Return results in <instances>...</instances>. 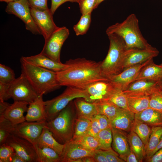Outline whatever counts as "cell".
Masks as SVG:
<instances>
[{
  "instance_id": "6da1fadb",
  "label": "cell",
  "mask_w": 162,
  "mask_h": 162,
  "mask_svg": "<svg viewBox=\"0 0 162 162\" xmlns=\"http://www.w3.org/2000/svg\"><path fill=\"white\" fill-rule=\"evenodd\" d=\"M68 67L56 72L57 79L61 86L86 89L97 81L107 80L102 75L101 62H98L85 58L70 59L66 62Z\"/></svg>"
},
{
  "instance_id": "7a4b0ae2",
  "label": "cell",
  "mask_w": 162,
  "mask_h": 162,
  "mask_svg": "<svg viewBox=\"0 0 162 162\" xmlns=\"http://www.w3.org/2000/svg\"><path fill=\"white\" fill-rule=\"evenodd\" d=\"M21 74L27 79L38 95L46 94L61 86L56 73L28 63L20 59Z\"/></svg>"
},
{
  "instance_id": "3957f363",
  "label": "cell",
  "mask_w": 162,
  "mask_h": 162,
  "mask_svg": "<svg viewBox=\"0 0 162 162\" xmlns=\"http://www.w3.org/2000/svg\"><path fill=\"white\" fill-rule=\"evenodd\" d=\"M106 32L107 35L114 33L120 37L125 42L126 49H143L151 45L142 36L138 20L134 14L129 15L122 22L110 26Z\"/></svg>"
},
{
  "instance_id": "277c9868",
  "label": "cell",
  "mask_w": 162,
  "mask_h": 162,
  "mask_svg": "<svg viewBox=\"0 0 162 162\" xmlns=\"http://www.w3.org/2000/svg\"><path fill=\"white\" fill-rule=\"evenodd\" d=\"M72 101L54 118L47 122L46 127L56 140L62 144L71 140L74 130L76 113Z\"/></svg>"
},
{
  "instance_id": "5b68a950",
  "label": "cell",
  "mask_w": 162,
  "mask_h": 162,
  "mask_svg": "<svg viewBox=\"0 0 162 162\" xmlns=\"http://www.w3.org/2000/svg\"><path fill=\"white\" fill-rule=\"evenodd\" d=\"M110 46L107 55L101 62V70L103 76L109 80L122 72V59L126 47L123 40L115 34L107 35Z\"/></svg>"
},
{
  "instance_id": "8992f818",
  "label": "cell",
  "mask_w": 162,
  "mask_h": 162,
  "mask_svg": "<svg viewBox=\"0 0 162 162\" xmlns=\"http://www.w3.org/2000/svg\"><path fill=\"white\" fill-rule=\"evenodd\" d=\"M78 98H83L89 102V96L85 89L67 87L60 95L45 101L46 121L54 118L70 102Z\"/></svg>"
},
{
  "instance_id": "52a82bcc",
  "label": "cell",
  "mask_w": 162,
  "mask_h": 162,
  "mask_svg": "<svg viewBox=\"0 0 162 162\" xmlns=\"http://www.w3.org/2000/svg\"><path fill=\"white\" fill-rule=\"evenodd\" d=\"M69 34V31L66 27H58L46 40L40 52L54 61L61 62L60 59L62 46Z\"/></svg>"
},
{
  "instance_id": "ba28073f",
  "label": "cell",
  "mask_w": 162,
  "mask_h": 162,
  "mask_svg": "<svg viewBox=\"0 0 162 162\" xmlns=\"http://www.w3.org/2000/svg\"><path fill=\"white\" fill-rule=\"evenodd\" d=\"M5 11L19 18L24 23L26 29L33 34H41L32 17L27 0H18L8 3Z\"/></svg>"
},
{
  "instance_id": "9c48e42d",
  "label": "cell",
  "mask_w": 162,
  "mask_h": 162,
  "mask_svg": "<svg viewBox=\"0 0 162 162\" xmlns=\"http://www.w3.org/2000/svg\"><path fill=\"white\" fill-rule=\"evenodd\" d=\"M9 91L11 98L14 101L25 102L29 104L38 96L26 77L22 74L10 84Z\"/></svg>"
},
{
  "instance_id": "30bf717a",
  "label": "cell",
  "mask_w": 162,
  "mask_h": 162,
  "mask_svg": "<svg viewBox=\"0 0 162 162\" xmlns=\"http://www.w3.org/2000/svg\"><path fill=\"white\" fill-rule=\"evenodd\" d=\"M5 143L12 147L26 162H38L35 146L27 140L11 133Z\"/></svg>"
},
{
  "instance_id": "8fae6325",
  "label": "cell",
  "mask_w": 162,
  "mask_h": 162,
  "mask_svg": "<svg viewBox=\"0 0 162 162\" xmlns=\"http://www.w3.org/2000/svg\"><path fill=\"white\" fill-rule=\"evenodd\" d=\"M159 53L158 50L151 45L143 49H126L123 54L122 59L123 70L153 58L157 56Z\"/></svg>"
},
{
  "instance_id": "7c38bea8",
  "label": "cell",
  "mask_w": 162,
  "mask_h": 162,
  "mask_svg": "<svg viewBox=\"0 0 162 162\" xmlns=\"http://www.w3.org/2000/svg\"><path fill=\"white\" fill-rule=\"evenodd\" d=\"M89 96V102L104 101L119 90L109 80L95 82L86 89Z\"/></svg>"
},
{
  "instance_id": "4fadbf2b",
  "label": "cell",
  "mask_w": 162,
  "mask_h": 162,
  "mask_svg": "<svg viewBox=\"0 0 162 162\" xmlns=\"http://www.w3.org/2000/svg\"><path fill=\"white\" fill-rule=\"evenodd\" d=\"M32 17L45 40L47 39L58 27L53 20L50 9L40 10L30 8Z\"/></svg>"
},
{
  "instance_id": "5bb4252c",
  "label": "cell",
  "mask_w": 162,
  "mask_h": 162,
  "mask_svg": "<svg viewBox=\"0 0 162 162\" xmlns=\"http://www.w3.org/2000/svg\"><path fill=\"white\" fill-rule=\"evenodd\" d=\"M46 121L31 122L26 121L15 125L12 133L34 144L43 128L46 126Z\"/></svg>"
},
{
  "instance_id": "9a60e30c",
  "label": "cell",
  "mask_w": 162,
  "mask_h": 162,
  "mask_svg": "<svg viewBox=\"0 0 162 162\" xmlns=\"http://www.w3.org/2000/svg\"><path fill=\"white\" fill-rule=\"evenodd\" d=\"M150 59L146 62L127 68L119 74L109 79L120 90L123 91L133 82L141 69L153 60Z\"/></svg>"
},
{
  "instance_id": "2e32d148",
  "label": "cell",
  "mask_w": 162,
  "mask_h": 162,
  "mask_svg": "<svg viewBox=\"0 0 162 162\" xmlns=\"http://www.w3.org/2000/svg\"><path fill=\"white\" fill-rule=\"evenodd\" d=\"M60 156V162H78L83 158L92 156L94 150L88 149L72 140L64 144Z\"/></svg>"
},
{
  "instance_id": "e0dca14e",
  "label": "cell",
  "mask_w": 162,
  "mask_h": 162,
  "mask_svg": "<svg viewBox=\"0 0 162 162\" xmlns=\"http://www.w3.org/2000/svg\"><path fill=\"white\" fill-rule=\"evenodd\" d=\"M158 82L141 80L130 83L124 91L126 96H150L158 85Z\"/></svg>"
},
{
  "instance_id": "ac0fdd59",
  "label": "cell",
  "mask_w": 162,
  "mask_h": 162,
  "mask_svg": "<svg viewBox=\"0 0 162 162\" xmlns=\"http://www.w3.org/2000/svg\"><path fill=\"white\" fill-rule=\"evenodd\" d=\"M20 58L32 64L56 72L63 70L68 67V64L66 63L63 64L62 62H56L40 53L30 56H22Z\"/></svg>"
},
{
  "instance_id": "d6986e66",
  "label": "cell",
  "mask_w": 162,
  "mask_h": 162,
  "mask_svg": "<svg viewBox=\"0 0 162 162\" xmlns=\"http://www.w3.org/2000/svg\"><path fill=\"white\" fill-rule=\"evenodd\" d=\"M112 145L113 149L125 161L127 156L131 151L127 137L128 134L112 127Z\"/></svg>"
},
{
  "instance_id": "ffe728a7",
  "label": "cell",
  "mask_w": 162,
  "mask_h": 162,
  "mask_svg": "<svg viewBox=\"0 0 162 162\" xmlns=\"http://www.w3.org/2000/svg\"><path fill=\"white\" fill-rule=\"evenodd\" d=\"M43 95H38L34 100L29 104L25 116L26 121H46L45 103L43 100Z\"/></svg>"
},
{
  "instance_id": "44dd1931",
  "label": "cell",
  "mask_w": 162,
  "mask_h": 162,
  "mask_svg": "<svg viewBox=\"0 0 162 162\" xmlns=\"http://www.w3.org/2000/svg\"><path fill=\"white\" fill-rule=\"evenodd\" d=\"M28 104L26 102L14 101L8 107L3 116L14 125H16L26 121L24 114L27 112Z\"/></svg>"
},
{
  "instance_id": "7402d4cb",
  "label": "cell",
  "mask_w": 162,
  "mask_h": 162,
  "mask_svg": "<svg viewBox=\"0 0 162 162\" xmlns=\"http://www.w3.org/2000/svg\"><path fill=\"white\" fill-rule=\"evenodd\" d=\"M135 119L134 113L122 109L111 122L112 128L129 133L132 130Z\"/></svg>"
},
{
  "instance_id": "603a6c76",
  "label": "cell",
  "mask_w": 162,
  "mask_h": 162,
  "mask_svg": "<svg viewBox=\"0 0 162 162\" xmlns=\"http://www.w3.org/2000/svg\"><path fill=\"white\" fill-rule=\"evenodd\" d=\"M162 79V66L155 64L153 60L140 70L134 81L141 80L158 82Z\"/></svg>"
},
{
  "instance_id": "cb8c5ba5",
  "label": "cell",
  "mask_w": 162,
  "mask_h": 162,
  "mask_svg": "<svg viewBox=\"0 0 162 162\" xmlns=\"http://www.w3.org/2000/svg\"><path fill=\"white\" fill-rule=\"evenodd\" d=\"M135 118L151 127L162 126V112L149 107L135 113Z\"/></svg>"
},
{
  "instance_id": "d4e9b609",
  "label": "cell",
  "mask_w": 162,
  "mask_h": 162,
  "mask_svg": "<svg viewBox=\"0 0 162 162\" xmlns=\"http://www.w3.org/2000/svg\"><path fill=\"white\" fill-rule=\"evenodd\" d=\"M34 144L52 148L60 155L65 145L58 142L54 137L52 133L46 126L43 128L41 134Z\"/></svg>"
},
{
  "instance_id": "484cf974",
  "label": "cell",
  "mask_w": 162,
  "mask_h": 162,
  "mask_svg": "<svg viewBox=\"0 0 162 162\" xmlns=\"http://www.w3.org/2000/svg\"><path fill=\"white\" fill-rule=\"evenodd\" d=\"M73 102L77 116L92 118L98 114L94 103L88 102L82 98L75 99Z\"/></svg>"
},
{
  "instance_id": "4316f807",
  "label": "cell",
  "mask_w": 162,
  "mask_h": 162,
  "mask_svg": "<svg viewBox=\"0 0 162 162\" xmlns=\"http://www.w3.org/2000/svg\"><path fill=\"white\" fill-rule=\"evenodd\" d=\"M130 149L135 154L139 162H142L145 157V146L139 136L131 130L127 134Z\"/></svg>"
},
{
  "instance_id": "83f0119b",
  "label": "cell",
  "mask_w": 162,
  "mask_h": 162,
  "mask_svg": "<svg viewBox=\"0 0 162 162\" xmlns=\"http://www.w3.org/2000/svg\"><path fill=\"white\" fill-rule=\"evenodd\" d=\"M162 137V126L152 127L151 134L145 147L146 161L150 158Z\"/></svg>"
},
{
  "instance_id": "f1b7e54d",
  "label": "cell",
  "mask_w": 162,
  "mask_h": 162,
  "mask_svg": "<svg viewBox=\"0 0 162 162\" xmlns=\"http://www.w3.org/2000/svg\"><path fill=\"white\" fill-rule=\"evenodd\" d=\"M38 157V162H60V156L50 147L34 144Z\"/></svg>"
},
{
  "instance_id": "f546056e",
  "label": "cell",
  "mask_w": 162,
  "mask_h": 162,
  "mask_svg": "<svg viewBox=\"0 0 162 162\" xmlns=\"http://www.w3.org/2000/svg\"><path fill=\"white\" fill-rule=\"evenodd\" d=\"M150 96H127L129 110L134 114L149 107Z\"/></svg>"
},
{
  "instance_id": "4dcf8cb0",
  "label": "cell",
  "mask_w": 162,
  "mask_h": 162,
  "mask_svg": "<svg viewBox=\"0 0 162 162\" xmlns=\"http://www.w3.org/2000/svg\"><path fill=\"white\" fill-rule=\"evenodd\" d=\"M92 118L77 116L76 119L74 132L71 140H74L88 134Z\"/></svg>"
},
{
  "instance_id": "1f68e13d",
  "label": "cell",
  "mask_w": 162,
  "mask_h": 162,
  "mask_svg": "<svg viewBox=\"0 0 162 162\" xmlns=\"http://www.w3.org/2000/svg\"><path fill=\"white\" fill-rule=\"evenodd\" d=\"M98 114L106 116L110 121L112 120L123 108H120L110 103L105 101H95Z\"/></svg>"
},
{
  "instance_id": "d6a6232c",
  "label": "cell",
  "mask_w": 162,
  "mask_h": 162,
  "mask_svg": "<svg viewBox=\"0 0 162 162\" xmlns=\"http://www.w3.org/2000/svg\"><path fill=\"white\" fill-rule=\"evenodd\" d=\"M151 128L147 124L135 119L131 130L139 136L146 147L151 134Z\"/></svg>"
},
{
  "instance_id": "836d02e7",
  "label": "cell",
  "mask_w": 162,
  "mask_h": 162,
  "mask_svg": "<svg viewBox=\"0 0 162 162\" xmlns=\"http://www.w3.org/2000/svg\"><path fill=\"white\" fill-rule=\"evenodd\" d=\"M112 128L101 130L98 133L96 138L99 143V149L106 150L112 148Z\"/></svg>"
},
{
  "instance_id": "e575fe53",
  "label": "cell",
  "mask_w": 162,
  "mask_h": 162,
  "mask_svg": "<svg viewBox=\"0 0 162 162\" xmlns=\"http://www.w3.org/2000/svg\"><path fill=\"white\" fill-rule=\"evenodd\" d=\"M15 126L4 116H0V145L5 143L9 135L14 131Z\"/></svg>"
},
{
  "instance_id": "d590c367",
  "label": "cell",
  "mask_w": 162,
  "mask_h": 162,
  "mask_svg": "<svg viewBox=\"0 0 162 162\" xmlns=\"http://www.w3.org/2000/svg\"><path fill=\"white\" fill-rule=\"evenodd\" d=\"M91 13L82 15L78 23L73 26V29L77 36L86 33L90 27L91 21Z\"/></svg>"
},
{
  "instance_id": "8d00e7d4",
  "label": "cell",
  "mask_w": 162,
  "mask_h": 162,
  "mask_svg": "<svg viewBox=\"0 0 162 162\" xmlns=\"http://www.w3.org/2000/svg\"><path fill=\"white\" fill-rule=\"evenodd\" d=\"M100 101L108 102L120 108L129 110L127 97L122 90L119 91L107 99Z\"/></svg>"
},
{
  "instance_id": "74e56055",
  "label": "cell",
  "mask_w": 162,
  "mask_h": 162,
  "mask_svg": "<svg viewBox=\"0 0 162 162\" xmlns=\"http://www.w3.org/2000/svg\"><path fill=\"white\" fill-rule=\"evenodd\" d=\"M149 107L162 112V89L158 85L150 95Z\"/></svg>"
},
{
  "instance_id": "f35d334b",
  "label": "cell",
  "mask_w": 162,
  "mask_h": 162,
  "mask_svg": "<svg viewBox=\"0 0 162 162\" xmlns=\"http://www.w3.org/2000/svg\"><path fill=\"white\" fill-rule=\"evenodd\" d=\"M90 150L99 149V143L97 139L87 134L74 140H71Z\"/></svg>"
},
{
  "instance_id": "ab89813d",
  "label": "cell",
  "mask_w": 162,
  "mask_h": 162,
  "mask_svg": "<svg viewBox=\"0 0 162 162\" xmlns=\"http://www.w3.org/2000/svg\"><path fill=\"white\" fill-rule=\"evenodd\" d=\"M16 79L13 70L4 64H0V82L10 84Z\"/></svg>"
},
{
  "instance_id": "60d3db41",
  "label": "cell",
  "mask_w": 162,
  "mask_h": 162,
  "mask_svg": "<svg viewBox=\"0 0 162 162\" xmlns=\"http://www.w3.org/2000/svg\"><path fill=\"white\" fill-rule=\"evenodd\" d=\"M15 151L14 148L5 143L0 145V162H11L12 157Z\"/></svg>"
},
{
  "instance_id": "b9f144b4",
  "label": "cell",
  "mask_w": 162,
  "mask_h": 162,
  "mask_svg": "<svg viewBox=\"0 0 162 162\" xmlns=\"http://www.w3.org/2000/svg\"><path fill=\"white\" fill-rule=\"evenodd\" d=\"M96 0H80L78 4L82 15L92 13L94 9Z\"/></svg>"
},
{
  "instance_id": "7bdbcfd3",
  "label": "cell",
  "mask_w": 162,
  "mask_h": 162,
  "mask_svg": "<svg viewBox=\"0 0 162 162\" xmlns=\"http://www.w3.org/2000/svg\"><path fill=\"white\" fill-rule=\"evenodd\" d=\"M100 150L105 156L107 162H125L120 157L118 154L112 148L106 150Z\"/></svg>"
},
{
  "instance_id": "ee69618b",
  "label": "cell",
  "mask_w": 162,
  "mask_h": 162,
  "mask_svg": "<svg viewBox=\"0 0 162 162\" xmlns=\"http://www.w3.org/2000/svg\"><path fill=\"white\" fill-rule=\"evenodd\" d=\"M30 8L40 10H44L49 8L48 0H27Z\"/></svg>"
},
{
  "instance_id": "f6af8a7d",
  "label": "cell",
  "mask_w": 162,
  "mask_h": 162,
  "mask_svg": "<svg viewBox=\"0 0 162 162\" xmlns=\"http://www.w3.org/2000/svg\"><path fill=\"white\" fill-rule=\"evenodd\" d=\"M94 117L98 121L101 130L112 128L111 121L106 116L98 114Z\"/></svg>"
},
{
  "instance_id": "bcb514c9",
  "label": "cell",
  "mask_w": 162,
  "mask_h": 162,
  "mask_svg": "<svg viewBox=\"0 0 162 162\" xmlns=\"http://www.w3.org/2000/svg\"><path fill=\"white\" fill-rule=\"evenodd\" d=\"M101 130L98 121L94 117H93L92 118L91 124L87 134L96 138L98 133Z\"/></svg>"
},
{
  "instance_id": "7dc6e473",
  "label": "cell",
  "mask_w": 162,
  "mask_h": 162,
  "mask_svg": "<svg viewBox=\"0 0 162 162\" xmlns=\"http://www.w3.org/2000/svg\"><path fill=\"white\" fill-rule=\"evenodd\" d=\"M9 85L0 82V100L5 101L11 98L9 91Z\"/></svg>"
},
{
  "instance_id": "c3c4849f",
  "label": "cell",
  "mask_w": 162,
  "mask_h": 162,
  "mask_svg": "<svg viewBox=\"0 0 162 162\" xmlns=\"http://www.w3.org/2000/svg\"><path fill=\"white\" fill-rule=\"evenodd\" d=\"M80 0H51L50 11L53 15L57 8L62 4L67 2L78 3Z\"/></svg>"
},
{
  "instance_id": "681fc988",
  "label": "cell",
  "mask_w": 162,
  "mask_h": 162,
  "mask_svg": "<svg viewBox=\"0 0 162 162\" xmlns=\"http://www.w3.org/2000/svg\"><path fill=\"white\" fill-rule=\"evenodd\" d=\"M92 157L95 162H107L105 156L101 153L100 149L94 150Z\"/></svg>"
},
{
  "instance_id": "f907efd6",
  "label": "cell",
  "mask_w": 162,
  "mask_h": 162,
  "mask_svg": "<svg viewBox=\"0 0 162 162\" xmlns=\"http://www.w3.org/2000/svg\"><path fill=\"white\" fill-rule=\"evenodd\" d=\"M146 161L148 162H162V148Z\"/></svg>"
},
{
  "instance_id": "816d5d0a",
  "label": "cell",
  "mask_w": 162,
  "mask_h": 162,
  "mask_svg": "<svg viewBox=\"0 0 162 162\" xmlns=\"http://www.w3.org/2000/svg\"><path fill=\"white\" fill-rule=\"evenodd\" d=\"M125 161L127 162H139L135 154L131 150L127 156Z\"/></svg>"
},
{
  "instance_id": "f5cc1de1",
  "label": "cell",
  "mask_w": 162,
  "mask_h": 162,
  "mask_svg": "<svg viewBox=\"0 0 162 162\" xmlns=\"http://www.w3.org/2000/svg\"><path fill=\"white\" fill-rule=\"evenodd\" d=\"M10 104L5 101L0 100V116L3 115L4 112Z\"/></svg>"
},
{
  "instance_id": "db71d44e",
  "label": "cell",
  "mask_w": 162,
  "mask_h": 162,
  "mask_svg": "<svg viewBox=\"0 0 162 162\" xmlns=\"http://www.w3.org/2000/svg\"><path fill=\"white\" fill-rule=\"evenodd\" d=\"M11 162H26L24 160L15 152L12 157Z\"/></svg>"
},
{
  "instance_id": "11a10c76",
  "label": "cell",
  "mask_w": 162,
  "mask_h": 162,
  "mask_svg": "<svg viewBox=\"0 0 162 162\" xmlns=\"http://www.w3.org/2000/svg\"><path fill=\"white\" fill-rule=\"evenodd\" d=\"M80 162H95L92 156L86 157L80 159Z\"/></svg>"
},
{
  "instance_id": "9f6ffc18",
  "label": "cell",
  "mask_w": 162,
  "mask_h": 162,
  "mask_svg": "<svg viewBox=\"0 0 162 162\" xmlns=\"http://www.w3.org/2000/svg\"><path fill=\"white\" fill-rule=\"evenodd\" d=\"M162 148V137H161L160 141L158 145L153 152L152 156L158 150Z\"/></svg>"
},
{
  "instance_id": "6f0895ef",
  "label": "cell",
  "mask_w": 162,
  "mask_h": 162,
  "mask_svg": "<svg viewBox=\"0 0 162 162\" xmlns=\"http://www.w3.org/2000/svg\"><path fill=\"white\" fill-rule=\"evenodd\" d=\"M104 0H96L95 6V9L97 8L99 4Z\"/></svg>"
},
{
  "instance_id": "680465c9",
  "label": "cell",
  "mask_w": 162,
  "mask_h": 162,
  "mask_svg": "<svg viewBox=\"0 0 162 162\" xmlns=\"http://www.w3.org/2000/svg\"><path fill=\"white\" fill-rule=\"evenodd\" d=\"M18 0H0V2H4L8 3H9L17 1Z\"/></svg>"
},
{
  "instance_id": "91938a15",
  "label": "cell",
  "mask_w": 162,
  "mask_h": 162,
  "mask_svg": "<svg viewBox=\"0 0 162 162\" xmlns=\"http://www.w3.org/2000/svg\"><path fill=\"white\" fill-rule=\"evenodd\" d=\"M158 85L162 89V79L158 82Z\"/></svg>"
},
{
  "instance_id": "94428289",
  "label": "cell",
  "mask_w": 162,
  "mask_h": 162,
  "mask_svg": "<svg viewBox=\"0 0 162 162\" xmlns=\"http://www.w3.org/2000/svg\"><path fill=\"white\" fill-rule=\"evenodd\" d=\"M161 66H162V63H161V64H160Z\"/></svg>"
}]
</instances>
